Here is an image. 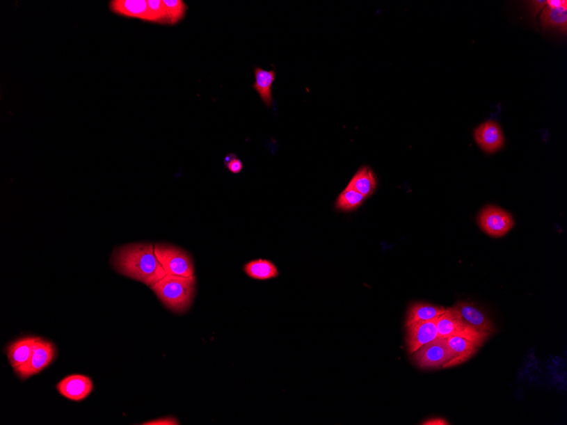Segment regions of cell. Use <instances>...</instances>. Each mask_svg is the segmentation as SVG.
<instances>
[{
	"label": "cell",
	"instance_id": "44dd1931",
	"mask_svg": "<svg viewBox=\"0 0 567 425\" xmlns=\"http://www.w3.org/2000/svg\"><path fill=\"white\" fill-rule=\"evenodd\" d=\"M169 25H177L186 15L188 6L182 0H163Z\"/></svg>",
	"mask_w": 567,
	"mask_h": 425
},
{
	"label": "cell",
	"instance_id": "d4e9b609",
	"mask_svg": "<svg viewBox=\"0 0 567 425\" xmlns=\"http://www.w3.org/2000/svg\"><path fill=\"white\" fill-rule=\"evenodd\" d=\"M546 7L550 9H559V8L567 9V1L566 0H563V1L562 0H548Z\"/></svg>",
	"mask_w": 567,
	"mask_h": 425
},
{
	"label": "cell",
	"instance_id": "ba28073f",
	"mask_svg": "<svg viewBox=\"0 0 567 425\" xmlns=\"http://www.w3.org/2000/svg\"><path fill=\"white\" fill-rule=\"evenodd\" d=\"M108 7L111 13L120 17L138 19L157 24L156 18L145 0H111Z\"/></svg>",
	"mask_w": 567,
	"mask_h": 425
},
{
	"label": "cell",
	"instance_id": "5bb4252c",
	"mask_svg": "<svg viewBox=\"0 0 567 425\" xmlns=\"http://www.w3.org/2000/svg\"><path fill=\"white\" fill-rule=\"evenodd\" d=\"M35 342L36 338H22L11 344L8 347V358H9L10 365L13 367L14 369H17L19 367L28 362L31 355H32L33 346Z\"/></svg>",
	"mask_w": 567,
	"mask_h": 425
},
{
	"label": "cell",
	"instance_id": "5b68a950",
	"mask_svg": "<svg viewBox=\"0 0 567 425\" xmlns=\"http://www.w3.org/2000/svg\"><path fill=\"white\" fill-rule=\"evenodd\" d=\"M412 355L415 364L423 369L442 368L452 358L447 338L440 336L420 347Z\"/></svg>",
	"mask_w": 567,
	"mask_h": 425
},
{
	"label": "cell",
	"instance_id": "277c9868",
	"mask_svg": "<svg viewBox=\"0 0 567 425\" xmlns=\"http://www.w3.org/2000/svg\"><path fill=\"white\" fill-rule=\"evenodd\" d=\"M155 254L166 273L170 275L190 277L194 275L192 259L179 247L157 244L154 246Z\"/></svg>",
	"mask_w": 567,
	"mask_h": 425
},
{
	"label": "cell",
	"instance_id": "9a60e30c",
	"mask_svg": "<svg viewBox=\"0 0 567 425\" xmlns=\"http://www.w3.org/2000/svg\"><path fill=\"white\" fill-rule=\"evenodd\" d=\"M254 76H255V83L253 84V88L259 95L262 102L268 107H271L273 105L272 86L275 80V72L266 71L260 67H256L254 69Z\"/></svg>",
	"mask_w": 567,
	"mask_h": 425
},
{
	"label": "cell",
	"instance_id": "7a4b0ae2",
	"mask_svg": "<svg viewBox=\"0 0 567 425\" xmlns=\"http://www.w3.org/2000/svg\"><path fill=\"white\" fill-rule=\"evenodd\" d=\"M196 279L167 274L163 280L150 287L164 306L177 314H183L191 307L195 293Z\"/></svg>",
	"mask_w": 567,
	"mask_h": 425
},
{
	"label": "cell",
	"instance_id": "9c48e42d",
	"mask_svg": "<svg viewBox=\"0 0 567 425\" xmlns=\"http://www.w3.org/2000/svg\"><path fill=\"white\" fill-rule=\"evenodd\" d=\"M438 319L428 322H415L407 326V346L408 353L413 354L420 347L438 337Z\"/></svg>",
	"mask_w": 567,
	"mask_h": 425
},
{
	"label": "cell",
	"instance_id": "d6986e66",
	"mask_svg": "<svg viewBox=\"0 0 567 425\" xmlns=\"http://www.w3.org/2000/svg\"><path fill=\"white\" fill-rule=\"evenodd\" d=\"M540 21H541V26L543 29H560L566 32L567 29V9H564V8H559V9L543 8L542 14L540 15Z\"/></svg>",
	"mask_w": 567,
	"mask_h": 425
},
{
	"label": "cell",
	"instance_id": "2e32d148",
	"mask_svg": "<svg viewBox=\"0 0 567 425\" xmlns=\"http://www.w3.org/2000/svg\"><path fill=\"white\" fill-rule=\"evenodd\" d=\"M446 308L428 303H416L408 309L406 326L415 322H428L438 319L445 314Z\"/></svg>",
	"mask_w": 567,
	"mask_h": 425
},
{
	"label": "cell",
	"instance_id": "3957f363",
	"mask_svg": "<svg viewBox=\"0 0 567 425\" xmlns=\"http://www.w3.org/2000/svg\"><path fill=\"white\" fill-rule=\"evenodd\" d=\"M437 328L440 337L449 338L450 336H458L475 343L478 347L481 346L490 335L489 333L477 331L470 326L454 307L446 309L445 314L439 316Z\"/></svg>",
	"mask_w": 567,
	"mask_h": 425
},
{
	"label": "cell",
	"instance_id": "484cf974",
	"mask_svg": "<svg viewBox=\"0 0 567 425\" xmlns=\"http://www.w3.org/2000/svg\"><path fill=\"white\" fill-rule=\"evenodd\" d=\"M547 1H532L531 2L532 15H536L539 10L546 7Z\"/></svg>",
	"mask_w": 567,
	"mask_h": 425
},
{
	"label": "cell",
	"instance_id": "6da1fadb",
	"mask_svg": "<svg viewBox=\"0 0 567 425\" xmlns=\"http://www.w3.org/2000/svg\"><path fill=\"white\" fill-rule=\"evenodd\" d=\"M118 273L141 282L150 287L167 275L155 254V248L147 243L118 247L111 258Z\"/></svg>",
	"mask_w": 567,
	"mask_h": 425
},
{
	"label": "cell",
	"instance_id": "cb8c5ba5",
	"mask_svg": "<svg viewBox=\"0 0 567 425\" xmlns=\"http://www.w3.org/2000/svg\"><path fill=\"white\" fill-rule=\"evenodd\" d=\"M143 424H148V425H167V424H179V422L175 419L172 418V417H168V418H163L159 419L157 420L150 421V422L145 423Z\"/></svg>",
	"mask_w": 567,
	"mask_h": 425
},
{
	"label": "cell",
	"instance_id": "4316f807",
	"mask_svg": "<svg viewBox=\"0 0 567 425\" xmlns=\"http://www.w3.org/2000/svg\"><path fill=\"white\" fill-rule=\"evenodd\" d=\"M422 424L425 425H447L450 424L447 421L441 418L431 419L425 421Z\"/></svg>",
	"mask_w": 567,
	"mask_h": 425
},
{
	"label": "cell",
	"instance_id": "ffe728a7",
	"mask_svg": "<svg viewBox=\"0 0 567 425\" xmlns=\"http://www.w3.org/2000/svg\"><path fill=\"white\" fill-rule=\"evenodd\" d=\"M365 197L348 185L337 200V208L342 211H353L365 202Z\"/></svg>",
	"mask_w": 567,
	"mask_h": 425
},
{
	"label": "cell",
	"instance_id": "7c38bea8",
	"mask_svg": "<svg viewBox=\"0 0 567 425\" xmlns=\"http://www.w3.org/2000/svg\"><path fill=\"white\" fill-rule=\"evenodd\" d=\"M454 307L462 316V319L477 331L489 334L495 331L492 321L474 305L461 301L455 305Z\"/></svg>",
	"mask_w": 567,
	"mask_h": 425
},
{
	"label": "cell",
	"instance_id": "603a6c76",
	"mask_svg": "<svg viewBox=\"0 0 567 425\" xmlns=\"http://www.w3.org/2000/svg\"><path fill=\"white\" fill-rule=\"evenodd\" d=\"M226 168L234 175H238L242 171L243 164L239 158L234 154H227L225 160Z\"/></svg>",
	"mask_w": 567,
	"mask_h": 425
},
{
	"label": "cell",
	"instance_id": "ac0fdd59",
	"mask_svg": "<svg viewBox=\"0 0 567 425\" xmlns=\"http://www.w3.org/2000/svg\"><path fill=\"white\" fill-rule=\"evenodd\" d=\"M244 271L250 278L257 280H268L279 275L276 266L268 260H254L244 266Z\"/></svg>",
	"mask_w": 567,
	"mask_h": 425
},
{
	"label": "cell",
	"instance_id": "4fadbf2b",
	"mask_svg": "<svg viewBox=\"0 0 567 425\" xmlns=\"http://www.w3.org/2000/svg\"><path fill=\"white\" fill-rule=\"evenodd\" d=\"M447 339L451 353H452V358L445 365H443V369L452 368V367L462 364L472 358L477 351L478 346L476 344L468 339L458 337V336H450Z\"/></svg>",
	"mask_w": 567,
	"mask_h": 425
},
{
	"label": "cell",
	"instance_id": "e0dca14e",
	"mask_svg": "<svg viewBox=\"0 0 567 425\" xmlns=\"http://www.w3.org/2000/svg\"><path fill=\"white\" fill-rule=\"evenodd\" d=\"M349 185L367 198L375 192L377 188V180L372 170L365 166L358 170Z\"/></svg>",
	"mask_w": 567,
	"mask_h": 425
},
{
	"label": "cell",
	"instance_id": "8992f818",
	"mask_svg": "<svg viewBox=\"0 0 567 425\" xmlns=\"http://www.w3.org/2000/svg\"><path fill=\"white\" fill-rule=\"evenodd\" d=\"M477 220L481 229L495 238L508 234L515 224L510 212L495 206H488L482 209Z\"/></svg>",
	"mask_w": 567,
	"mask_h": 425
},
{
	"label": "cell",
	"instance_id": "7402d4cb",
	"mask_svg": "<svg viewBox=\"0 0 567 425\" xmlns=\"http://www.w3.org/2000/svg\"><path fill=\"white\" fill-rule=\"evenodd\" d=\"M147 2L150 10L156 18L157 24L169 25L163 1L148 0Z\"/></svg>",
	"mask_w": 567,
	"mask_h": 425
},
{
	"label": "cell",
	"instance_id": "30bf717a",
	"mask_svg": "<svg viewBox=\"0 0 567 425\" xmlns=\"http://www.w3.org/2000/svg\"><path fill=\"white\" fill-rule=\"evenodd\" d=\"M474 136L477 145L487 153H495L504 145L503 131L500 126L493 121L482 123L475 130Z\"/></svg>",
	"mask_w": 567,
	"mask_h": 425
},
{
	"label": "cell",
	"instance_id": "52a82bcc",
	"mask_svg": "<svg viewBox=\"0 0 567 425\" xmlns=\"http://www.w3.org/2000/svg\"><path fill=\"white\" fill-rule=\"evenodd\" d=\"M55 357V348L51 343L36 338L33 346L32 355L28 362L15 369L22 378H28L41 372L46 368Z\"/></svg>",
	"mask_w": 567,
	"mask_h": 425
},
{
	"label": "cell",
	"instance_id": "8fae6325",
	"mask_svg": "<svg viewBox=\"0 0 567 425\" xmlns=\"http://www.w3.org/2000/svg\"><path fill=\"white\" fill-rule=\"evenodd\" d=\"M61 395L72 401H82L90 395L93 383L90 378L80 374L65 378L57 385Z\"/></svg>",
	"mask_w": 567,
	"mask_h": 425
}]
</instances>
